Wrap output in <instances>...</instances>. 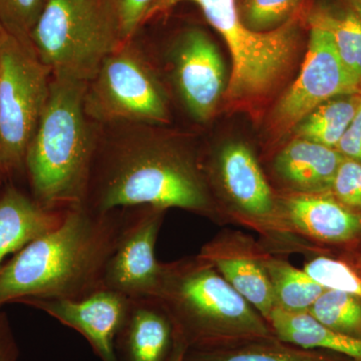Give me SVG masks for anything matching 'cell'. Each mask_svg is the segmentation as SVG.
I'll use <instances>...</instances> for the list:
<instances>
[{"instance_id":"obj_7","label":"cell","mask_w":361,"mask_h":361,"mask_svg":"<svg viewBox=\"0 0 361 361\" xmlns=\"http://www.w3.org/2000/svg\"><path fill=\"white\" fill-rule=\"evenodd\" d=\"M52 73L6 32L0 39V147L7 178L25 172V156L49 101Z\"/></svg>"},{"instance_id":"obj_19","label":"cell","mask_w":361,"mask_h":361,"mask_svg":"<svg viewBox=\"0 0 361 361\" xmlns=\"http://www.w3.org/2000/svg\"><path fill=\"white\" fill-rule=\"evenodd\" d=\"M267 322L279 341L297 348L329 351L353 361H361V338L330 329L308 311H288L275 307Z\"/></svg>"},{"instance_id":"obj_25","label":"cell","mask_w":361,"mask_h":361,"mask_svg":"<svg viewBox=\"0 0 361 361\" xmlns=\"http://www.w3.org/2000/svg\"><path fill=\"white\" fill-rule=\"evenodd\" d=\"M300 0H241L240 16L247 28L256 32L276 30L291 18Z\"/></svg>"},{"instance_id":"obj_35","label":"cell","mask_w":361,"mask_h":361,"mask_svg":"<svg viewBox=\"0 0 361 361\" xmlns=\"http://www.w3.org/2000/svg\"><path fill=\"white\" fill-rule=\"evenodd\" d=\"M1 187H2V184H1V185H0V188H1Z\"/></svg>"},{"instance_id":"obj_32","label":"cell","mask_w":361,"mask_h":361,"mask_svg":"<svg viewBox=\"0 0 361 361\" xmlns=\"http://www.w3.org/2000/svg\"><path fill=\"white\" fill-rule=\"evenodd\" d=\"M6 180V171H4V163H2L1 147H0V185L4 184Z\"/></svg>"},{"instance_id":"obj_22","label":"cell","mask_w":361,"mask_h":361,"mask_svg":"<svg viewBox=\"0 0 361 361\" xmlns=\"http://www.w3.org/2000/svg\"><path fill=\"white\" fill-rule=\"evenodd\" d=\"M357 104L355 97L330 99L322 104L297 123V137L336 149L355 118Z\"/></svg>"},{"instance_id":"obj_20","label":"cell","mask_w":361,"mask_h":361,"mask_svg":"<svg viewBox=\"0 0 361 361\" xmlns=\"http://www.w3.org/2000/svg\"><path fill=\"white\" fill-rule=\"evenodd\" d=\"M183 361H353L324 350L297 348L275 338L217 348H188Z\"/></svg>"},{"instance_id":"obj_5","label":"cell","mask_w":361,"mask_h":361,"mask_svg":"<svg viewBox=\"0 0 361 361\" xmlns=\"http://www.w3.org/2000/svg\"><path fill=\"white\" fill-rule=\"evenodd\" d=\"M30 42L54 77L85 82L122 44L110 0H47Z\"/></svg>"},{"instance_id":"obj_18","label":"cell","mask_w":361,"mask_h":361,"mask_svg":"<svg viewBox=\"0 0 361 361\" xmlns=\"http://www.w3.org/2000/svg\"><path fill=\"white\" fill-rule=\"evenodd\" d=\"M343 158L336 149L296 137L278 154L274 168L295 193H325Z\"/></svg>"},{"instance_id":"obj_33","label":"cell","mask_w":361,"mask_h":361,"mask_svg":"<svg viewBox=\"0 0 361 361\" xmlns=\"http://www.w3.org/2000/svg\"><path fill=\"white\" fill-rule=\"evenodd\" d=\"M4 32H6V30H4V28L2 27L1 25H0V39H1V37L4 35Z\"/></svg>"},{"instance_id":"obj_21","label":"cell","mask_w":361,"mask_h":361,"mask_svg":"<svg viewBox=\"0 0 361 361\" xmlns=\"http://www.w3.org/2000/svg\"><path fill=\"white\" fill-rule=\"evenodd\" d=\"M265 267L274 293L276 307L288 311H308L323 291L303 269L272 252L265 259Z\"/></svg>"},{"instance_id":"obj_2","label":"cell","mask_w":361,"mask_h":361,"mask_svg":"<svg viewBox=\"0 0 361 361\" xmlns=\"http://www.w3.org/2000/svg\"><path fill=\"white\" fill-rule=\"evenodd\" d=\"M126 209H70L56 229L35 239L0 268V308L25 299H80L104 289L106 264Z\"/></svg>"},{"instance_id":"obj_24","label":"cell","mask_w":361,"mask_h":361,"mask_svg":"<svg viewBox=\"0 0 361 361\" xmlns=\"http://www.w3.org/2000/svg\"><path fill=\"white\" fill-rule=\"evenodd\" d=\"M319 16L331 32L342 63L361 84V16L355 13L341 18Z\"/></svg>"},{"instance_id":"obj_15","label":"cell","mask_w":361,"mask_h":361,"mask_svg":"<svg viewBox=\"0 0 361 361\" xmlns=\"http://www.w3.org/2000/svg\"><path fill=\"white\" fill-rule=\"evenodd\" d=\"M279 203L282 222L291 236L307 248V240L330 245L361 237V216L324 193H293Z\"/></svg>"},{"instance_id":"obj_30","label":"cell","mask_w":361,"mask_h":361,"mask_svg":"<svg viewBox=\"0 0 361 361\" xmlns=\"http://www.w3.org/2000/svg\"><path fill=\"white\" fill-rule=\"evenodd\" d=\"M18 348L8 318L0 308V361H16Z\"/></svg>"},{"instance_id":"obj_11","label":"cell","mask_w":361,"mask_h":361,"mask_svg":"<svg viewBox=\"0 0 361 361\" xmlns=\"http://www.w3.org/2000/svg\"><path fill=\"white\" fill-rule=\"evenodd\" d=\"M166 211L152 206L126 209L122 230L104 272V288L130 299L156 296L161 262L157 260L155 248Z\"/></svg>"},{"instance_id":"obj_9","label":"cell","mask_w":361,"mask_h":361,"mask_svg":"<svg viewBox=\"0 0 361 361\" xmlns=\"http://www.w3.org/2000/svg\"><path fill=\"white\" fill-rule=\"evenodd\" d=\"M212 177L232 220L258 232L278 252L304 249L285 228L279 203L248 146L230 142L223 147L214 161Z\"/></svg>"},{"instance_id":"obj_6","label":"cell","mask_w":361,"mask_h":361,"mask_svg":"<svg viewBox=\"0 0 361 361\" xmlns=\"http://www.w3.org/2000/svg\"><path fill=\"white\" fill-rule=\"evenodd\" d=\"M182 2L200 7L228 45L233 63L227 92L230 99L246 101L263 96L288 68L296 44L294 21L270 32H252L241 20L236 0H157L145 23Z\"/></svg>"},{"instance_id":"obj_29","label":"cell","mask_w":361,"mask_h":361,"mask_svg":"<svg viewBox=\"0 0 361 361\" xmlns=\"http://www.w3.org/2000/svg\"><path fill=\"white\" fill-rule=\"evenodd\" d=\"M336 149L345 158L361 161V99H358L355 118Z\"/></svg>"},{"instance_id":"obj_26","label":"cell","mask_w":361,"mask_h":361,"mask_svg":"<svg viewBox=\"0 0 361 361\" xmlns=\"http://www.w3.org/2000/svg\"><path fill=\"white\" fill-rule=\"evenodd\" d=\"M45 2L47 0H0V25L7 33L33 49L30 35Z\"/></svg>"},{"instance_id":"obj_17","label":"cell","mask_w":361,"mask_h":361,"mask_svg":"<svg viewBox=\"0 0 361 361\" xmlns=\"http://www.w3.org/2000/svg\"><path fill=\"white\" fill-rule=\"evenodd\" d=\"M66 213L44 208L13 184L0 188V268L9 254L56 229Z\"/></svg>"},{"instance_id":"obj_31","label":"cell","mask_w":361,"mask_h":361,"mask_svg":"<svg viewBox=\"0 0 361 361\" xmlns=\"http://www.w3.org/2000/svg\"><path fill=\"white\" fill-rule=\"evenodd\" d=\"M187 349L186 343L175 332L174 345H173L172 353H171L169 361H183Z\"/></svg>"},{"instance_id":"obj_16","label":"cell","mask_w":361,"mask_h":361,"mask_svg":"<svg viewBox=\"0 0 361 361\" xmlns=\"http://www.w3.org/2000/svg\"><path fill=\"white\" fill-rule=\"evenodd\" d=\"M174 339L173 323L156 298L130 299L116 351L123 361H169Z\"/></svg>"},{"instance_id":"obj_34","label":"cell","mask_w":361,"mask_h":361,"mask_svg":"<svg viewBox=\"0 0 361 361\" xmlns=\"http://www.w3.org/2000/svg\"><path fill=\"white\" fill-rule=\"evenodd\" d=\"M356 2L361 6V0H356Z\"/></svg>"},{"instance_id":"obj_28","label":"cell","mask_w":361,"mask_h":361,"mask_svg":"<svg viewBox=\"0 0 361 361\" xmlns=\"http://www.w3.org/2000/svg\"><path fill=\"white\" fill-rule=\"evenodd\" d=\"M157 0H110L121 44L135 39Z\"/></svg>"},{"instance_id":"obj_23","label":"cell","mask_w":361,"mask_h":361,"mask_svg":"<svg viewBox=\"0 0 361 361\" xmlns=\"http://www.w3.org/2000/svg\"><path fill=\"white\" fill-rule=\"evenodd\" d=\"M308 312L334 331L361 338V300L353 294L325 289Z\"/></svg>"},{"instance_id":"obj_14","label":"cell","mask_w":361,"mask_h":361,"mask_svg":"<svg viewBox=\"0 0 361 361\" xmlns=\"http://www.w3.org/2000/svg\"><path fill=\"white\" fill-rule=\"evenodd\" d=\"M130 301L118 292L104 288L80 299H25L20 303L42 311L82 334L102 361H118L116 339Z\"/></svg>"},{"instance_id":"obj_13","label":"cell","mask_w":361,"mask_h":361,"mask_svg":"<svg viewBox=\"0 0 361 361\" xmlns=\"http://www.w3.org/2000/svg\"><path fill=\"white\" fill-rule=\"evenodd\" d=\"M270 252L250 235L225 230L207 242L197 256L210 263L267 322L276 307L265 267Z\"/></svg>"},{"instance_id":"obj_4","label":"cell","mask_w":361,"mask_h":361,"mask_svg":"<svg viewBox=\"0 0 361 361\" xmlns=\"http://www.w3.org/2000/svg\"><path fill=\"white\" fill-rule=\"evenodd\" d=\"M188 348H217L275 338L264 317L198 256L161 262L154 297Z\"/></svg>"},{"instance_id":"obj_8","label":"cell","mask_w":361,"mask_h":361,"mask_svg":"<svg viewBox=\"0 0 361 361\" xmlns=\"http://www.w3.org/2000/svg\"><path fill=\"white\" fill-rule=\"evenodd\" d=\"M85 109L102 125L168 123L167 97L135 39L109 54L87 82Z\"/></svg>"},{"instance_id":"obj_10","label":"cell","mask_w":361,"mask_h":361,"mask_svg":"<svg viewBox=\"0 0 361 361\" xmlns=\"http://www.w3.org/2000/svg\"><path fill=\"white\" fill-rule=\"evenodd\" d=\"M308 51L299 77L275 109L281 128H292L334 97L355 94L360 82L342 63L319 13L311 16Z\"/></svg>"},{"instance_id":"obj_3","label":"cell","mask_w":361,"mask_h":361,"mask_svg":"<svg viewBox=\"0 0 361 361\" xmlns=\"http://www.w3.org/2000/svg\"><path fill=\"white\" fill-rule=\"evenodd\" d=\"M87 85L52 75L49 101L26 151L32 197L51 210L84 204L99 142L85 113Z\"/></svg>"},{"instance_id":"obj_27","label":"cell","mask_w":361,"mask_h":361,"mask_svg":"<svg viewBox=\"0 0 361 361\" xmlns=\"http://www.w3.org/2000/svg\"><path fill=\"white\" fill-rule=\"evenodd\" d=\"M331 190L342 205L353 211H361V161L344 157L334 176Z\"/></svg>"},{"instance_id":"obj_1","label":"cell","mask_w":361,"mask_h":361,"mask_svg":"<svg viewBox=\"0 0 361 361\" xmlns=\"http://www.w3.org/2000/svg\"><path fill=\"white\" fill-rule=\"evenodd\" d=\"M129 126L123 137L99 139L82 206L101 213L139 206L179 208L218 217L194 156Z\"/></svg>"},{"instance_id":"obj_12","label":"cell","mask_w":361,"mask_h":361,"mask_svg":"<svg viewBox=\"0 0 361 361\" xmlns=\"http://www.w3.org/2000/svg\"><path fill=\"white\" fill-rule=\"evenodd\" d=\"M173 78L195 120H210L224 90V65L217 47L200 28L180 33L171 51Z\"/></svg>"}]
</instances>
